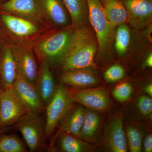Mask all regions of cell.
<instances>
[{
	"label": "cell",
	"mask_w": 152,
	"mask_h": 152,
	"mask_svg": "<svg viewBox=\"0 0 152 152\" xmlns=\"http://www.w3.org/2000/svg\"><path fill=\"white\" fill-rule=\"evenodd\" d=\"M80 31L72 25L45 31L33 42L34 51L40 62L50 68L62 65L75 45Z\"/></svg>",
	"instance_id": "1"
},
{
	"label": "cell",
	"mask_w": 152,
	"mask_h": 152,
	"mask_svg": "<svg viewBox=\"0 0 152 152\" xmlns=\"http://www.w3.org/2000/svg\"><path fill=\"white\" fill-rule=\"evenodd\" d=\"M89 20L97 42L98 58L107 61L112 56L116 28L107 20L101 0H87Z\"/></svg>",
	"instance_id": "2"
},
{
	"label": "cell",
	"mask_w": 152,
	"mask_h": 152,
	"mask_svg": "<svg viewBox=\"0 0 152 152\" xmlns=\"http://www.w3.org/2000/svg\"><path fill=\"white\" fill-rule=\"evenodd\" d=\"M39 113L27 112L15 124V129L21 134L30 152L48 151L45 131V120Z\"/></svg>",
	"instance_id": "3"
},
{
	"label": "cell",
	"mask_w": 152,
	"mask_h": 152,
	"mask_svg": "<svg viewBox=\"0 0 152 152\" xmlns=\"http://www.w3.org/2000/svg\"><path fill=\"white\" fill-rule=\"evenodd\" d=\"M98 49L94 34L89 29L81 31L75 45L62 64L63 70L93 67Z\"/></svg>",
	"instance_id": "4"
},
{
	"label": "cell",
	"mask_w": 152,
	"mask_h": 152,
	"mask_svg": "<svg viewBox=\"0 0 152 152\" xmlns=\"http://www.w3.org/2000/svg\"><path fill=\"white\" fill-rule=\"evenodd\" d=\"M2 11L1 20L10 34V43L27 42L32 43L36 38L46 31V28L42 25Z\"/></svg>",
	"instance_id": "5"
},
{
	"label": "cell",
	"mask_w": 152,
	"mask_h": 152,
	"mask_svg": "<svg viewBox=\"0 0 152 152\" xmlns=\"http://www.w3.org/2000/svg\"><path fill=\"white\" fill-rule=\"evenodd\" d=\"M74 102L69 91L64 86L60 85L57 87L53 97L45 107V131L47 138L53 134Z\"/></svg>",
	"instance_id": "6"
},
{
	"label": "cell",
	"mask_w": 152,
	"mask_h": 152,
	"mask_svg": "<svg viewBox=\"0 0 152 152\" xmlns=\"http://www.w3.org/2000/svg\"><path fill=\"white\" fill-rule=\"evenodd\" d=\"M27 112L12 88L0 91V129L14 125Z\"/></svg>",
	"instance_id": "7"
},
{
	"label": "cell",
	"mask_w": 152,
	"mask_h": 152,
	"mask_svg": "<svg viewBox=\"0 0 152 152\" xmlns=\"http://www.w3.org/2000/svg\"><path fill=\"white\" fill-rule=\"evenodd\" d=\"M15 60L18 71L34 85L37 75V66L32 43L27 42L10 43Z\"/></svg>",
	"instance_id": "8"
},
{
	"label": "cell",
	"mask_w": 152,
	"mask_h": 152,
	"mask_svg": "<svg viewBox=\"0 0 152 152\" xmlns=\"http://www.w3.org/2000/svg\"><path fill=\"white\" fill-rule=\"evenodd\" d=\"M12 88L27 112L39 114L45 113V107L34 85L25 78L18 71Z\"/></svg>",
	"instance_id": "9"
},
{
	"label": "cell",
	"mask_w": 152,
	"mask_h": 152,
	"mask_svg": "<svg viewBox=\"0 0 152 152\" xmlns=\"http://www.w3.org/2000/svg\"><path fill=\"white\" fill-rule=\"evenodd\" d=\"M1 10L42 25L46 28L39 0H9L0 4Z\"/></svg>",
	"instance_id": "10"
},
{
	"label": "cell",
	"mask_w": 152,
	"mask_h": 152,
	"mask_svg": "<svg viewBox=\"0 0 152 152\" xmlns=\"http://www.w3.org/2000/svg\"><path fill=\"white\" fill-rule=\"evenodd\" d=\"M48 28L71 25L70 18L63 0H39Z\"/></svg>",
	"instance_id": "11"
},
{
	"label": "cell",
	"mask_w": 152,
	"mask_h": 152,
	"mask_svg": "<svg viewBox=\"0 0 152 152\" xmlns=\"http://www.w3.org/2000/svg\"><path fill=\"white\" fill-rule=\"evenodd\" d=\"M127 11L130 24L141 29L152 21V0H121Z\"/></svg>",
	"instance_id": "12"
},
{
	"label": "cell",
	"mask_w": 152,
	"mask_h": 152,
	"mask_svg": "<svg viewBox=\"0 0 152 152\" xmlns=\"http://www.w3.org/2000/svg\"><path fill=\"white\" fill-rule=\"evenodd\" d=\"M74 101L90 109L104 111L110 107V102L106 90L102 88L69 90Z\"/></svg>",
	"instance_id": "13"
},
{
	"label": "cell",
	"mask_w": 152,
	"mask_h": 152,
	"mask_svg": "<svg viewBox=\"0 0 152 152\" xmlns=\"http://www.w3.org/2000/svg\"><path fill=\"white\" fill-rule=\"evenodd\" d=\"M34 86L46 107L53 97L57 88L50 67L46 63L41 62Z\"/></svg>",
	"instance_id": "14"
},
{
	"label": "cell",
	"mask_w": 152,
	"mask_h": 152,
	"mask_svg": "<svg viewBox=\"0 0 152 152\" xmlns=\"http://www.w3.org/2000/svg\"><path fill=\"white\" fill-rule=\"evenodd\" d=\"M18 69L10 44H7L0 52V80L3 89L12 88Z\"/></svg>",
	"instance_id": "15"
},
{
	"label": "cell",
	"mask_w": 152,
	"mask_h": 152,
	"mask_svg": "<svg viewBox=\"0 0 152 152\" xmlns=\"http://www.w3.org/2000/svg\"><path fill=\"white\" fill-rule=\"evenodd\" d=\"M64 84L75 88L94 86L99 83V78L92 67L64 71L60 77Z\"/></svg>",
	"instance_id": "16"
},
{
	"label": "cell",
	"mask_w": 152,
	"mask_h": 152,
	"mask_svg": "<svg viewBox=\"0 0 152 152\" xmlns=\"http://www.w3.org/2000/svg\"><path fill=\"white\" fill-rule=\"evenodd\" d=\"M70 18L71 25L77 31L88 28V8L87 0H63Z\"/></svg>",
	"instance_id": "17"
},
{
	"label": "cell",
	"mask_w": 152,
	"mask_h": 152,
	"mask_svg": "<svg viewBox=\"0 0 152 152\" xmlns=\"http://www.w3.org/2000/svg\"><path fill=\"white\" fill-rule=\"evenodd\" d=\"M48 152L56 151L64 152H83L87 151L89 146L75 136L64 132H58L57 136L51 142L49 146Z\"/></svg>",
	"instance_id": "18"
},
{
	"label": "cell",
	"mask_w": 152,
	"mask_h": 152,
	"mask_svg": "<svg viewBox=\"0 0 152 152\" xmlns=\"http://www.w3.org/2000/svg\"><path fill=\"white\" fill-rule=\"evenodd\" d=\"M72 106L60 121L58 132L67 133L79 137L83 124L86 111L82 107H73Z\"/></svg>",
	"instance_id": "19"
},
{
	"label": "cell",
	"mask_w": 152,
	"mask_h": 152,
	"mask_svg": "<svg viewBox=\"0 0 152 152\" xmlns=\"http://www.w3.org/2000/svg\"><path fill=\"white\" fill-rule=\"evenodd\" d=\"M107 142L110 149L114 152L127 151L126 138L121 120H114L108 127Z\"/></svg>",
	"instance_id": "20"
},
{
	"label": "cell",
	"mask_w": 152,
	"mask_h": 152,
	"mask_svg": "<svg viewBox=\"0 0 152 152\" xmlns=\"http://www.w3.org/2000/svg\"><path fill=\"white\" fill-rule=\"evenodd\" d=\"M102 4L107 20L114 27L128 22L127 11L121 0H105Z\"/></svg>",
	"instance_id": "21"
},
{
	"label": "cell",
	"mask_w": 152,
	"mask_h": 152,
	"mask_svg": "<svg viewBox=\"0 0 152 152\" xmlns=\"http://www.w3.org/2000/svg\"><path fill=\"white\" fill-rule=\"evenodd\" d=\"M24 141L15 134L0 135V152H27Z\"/></svg>",
	"instance_id": "22"
},
{
	"label": "cell",
	"mask_w": 152,
	"mask_h": 152,
	"mask_svg": "<svg viewBox=\"0 0 152 152\" xmlns=\"http://www.w3.org/2000/svg\"><path fill=\"white\" fill-rule=\"evenodd\" d=\"M130 39V31L127 25L124 23L117 27L114 43L115 50L119 56H123L127 51Z\"/></svg>",
	"instance_id": "23"
},
{
	"label": "cell",
	"mask_w": 152,
	"mask_h": 152,
	"mask_svg": "<svg viewBox=\"0 0 152 152\" xmlns=\"http://www.w3.org/2000/svg\"><path fill=\"white\" fill-rule=\"evenodd\" d=\"M99 122V117L96 113L93 111L86 112L79 137L88 138L92 137L97 129Z\"/></svg>",
	"instance_id": "24"
},
{
	"label": "cell",
	"mask_w": 152,
	"mask_h": 152,
	"mask_svg": "<svg viewBox=\"0 0 152 152\" xmlns=\"http://www.w3.org/2000/svg\"><path fill=\"white\" fill-rule=\"evenodd\" d=\"M127 134L131 151H141L142 136L140 132L137 128L134 127H129L127 129Z\"/></svg>",
	"instance_id": "25"
},
{
	"label": "cell",
	"mask_w": 152,
	"mask_h": 152,
	"mask_svg": "<svg viewBox=\"0 0 152 152\" xmlns=\"http://www.w3.org/2000/svg\"><path fill=\"white\" fill-rule=\"evenodd\" d=\"M132 86L128 83H123L116 86L113 91L114 98L119 102H125L131 97L132 93Z\"/></svg>",
	"instance_id": "26"
},
{
	"label": "cell",
	"mask_w": 152,
	"mask_h": 152,
	"mask_svg": "<svg viewBox=\"0 0 152 152\" xmlns=\"http://www.w3.org/2000/svg\"><path fill=\"white\" fill-rule=\"evenodd\" d=\"M124 76V69L122 66L118 64L112 66L104 73L105 80L108 83L118 81L122 79Z\"/></svg>",
	"instance_id": "27"
},
{
	"label": "cell",
	"mask_w": 152,
	"mask_h": 152,
	"mask_svg": "<svg viewBox=\"0 0 152 152\" xmlns=\"http://www.w3.org/2000/svg\"><path fill=\"white\" fill-rule=\"evenodd\" d=\"M138 106L140 111L145 116L151 115L152 112V99L146 96H142L138 101Z\"/></svg>",
	"instance_id": "28"
},
{
	"label": "cell",
	"mask_w": 152,
	"mask_h": 152,
	"mask_svg": "<svg viewBox=\"0 0 152 152\" xmlns=\"http://www.w3.org/2000/svg\"><path fill=\"white\" fill-rule=\"evenodd\" d=\"M144 147L145 151L151 152L152 151V136L148 135L146 137L144 142Z\"/></svg>",
	"instance_id": "29"
},
{
	"label": "cell",
	"mask_w": 152,
	"mask_h": 152,
	"mask_svg": "<svg viewBox=\"0 0 152 152\" xmlns=\"http://www.w3.org/2000/svg\"><path fill=\"white\" fill-rule=\"evenodd\" d=\"M144 66L148 67H152V54L151 53L148 56L145 61Z\"/></svg>",
	"instance_id": "30"
},
{
	"label": "cell",
	"mask_w": 152,
	"mask_h": 152,
	"mask_svg": "<svg viewBox=\"0 0 152 152\" xmlns=\"http://www.w3.org/2000/svg\"><path fill=\"white\" fill-rule=\"evenodd\" d=\"M145 92L150 95V96H152V85L151 84L148 85L145 88Z\"/></svg>",
	"instance_id": "31"
},
{
	"label": "cell",
	"mask_w": 152,
	"mask_h": 152,
	"mask_svg": "<svg viewBox=\"0 0 152 152\" xmlns=\"http://www.w3.org/2000/svg\"><path fill=\"white\" fill-rule=\"evenodd\" d=\"M10 127L5 128H3V129H0V135L4 134V133L7 132L8 131L10 130Z\"/></svg>",
	"instance_id": "32"
},
{
	"label": "cell",
	"mask_w": 152,
	"mask_h": 152,
	"mask_svg": "<svg viewBox=\"0 0 152 152\" xmlns=\"http://www.w3.org/2000/svg\"><path fill=\"white\" fill-rule=\"evenodd\" d=\"M2 89V86L1 83V80H0V91Z\"/></svg>",
	"instance_id": "33"
},
{
	"label": "cell",
	"mask_w": 152,
	"mask_h": 152,
	"mask_svg": "<svg viewBox=\"0 0 152 152\" xmlns=\"http://www.w3.org/2000/svg\"><path fill=\"white\" fill-rule=\"evenodd\" d=\"M105 1V0H101V2H102V3L104 1Z\"/></svg>",
	"instance_id": "34"
}]
</instances>
